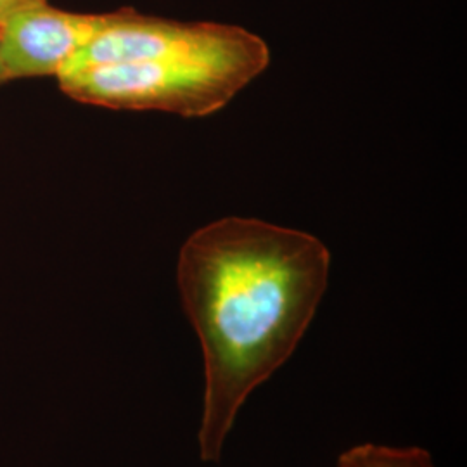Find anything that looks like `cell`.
Instances as JSON below:
<instances>
[{
  "label": "cell",
  "mask_w": 467,
  "mask_h": 467,
  "mask_svg": "<svg viewBox=\"0 0 467 467\" xmlns=\"http://www.w3.org/2000/svg\"><path fill=\"white\" fill-rule=\"evenodd\" d=\"M329 268L331 253L316 235L256 218H222L185 241L177 283L202 351V462L222 459L251 393L298 348Z\"/></svg>",
  "instance_id": "obj_1"
},
{
  "label": "cell",
  "mask_w": 467,
  "mask_h": 467,
  "mask_svg": "<svg viewBox=\"0 0 467 467\" xmlns=\"http://www.w3.org/2000/svg\"><path fill=\"white\" fill-rule=\"evenodd\" d=\"M270 61L267 44L248 34L202 56L80 67L57 77L67 98L111 109L206 117L223 108Z\"/></svg>",
  "instance_id": "obj_2"
},
{
  "label": "cell",
  "mask_w": 467,
  "mask_h": 467,
  "mask_svg": "<svg viewBox=\"0 0 467 467\" xmlns=\"http://www.w3.org/2000/svg\"><path fill=\"white\" fill-rule=\"evenodd\" d=\"M248 34V30L233 25L144 16L132 7H123L113 13L108 26L94 36L63 73L99 65L212 54L233 47Z\"/></svg>",
  "instance_id": "obj_3"
},
{
  "label": "cell",
  "mask_w": 467,
  "mask_h": 467,
  "mask_svg": "<svg viewBox=\"0 0 467 467\" xmlns=\"http://www.w3.org/2000/svg\"><path fill=\"white\" fill-rule=\"evenodd\" d=\"M111 16L63 11L47 2L7 19L0 26V42L9 80L57 78Z\"/></svg>",
  "instance_id": "obj_4"
},
{
  "label": "cell",
  "mask_w": 467,
  "mask_h": 467,
  "mask_svg": "<svg viewBox=\"0 0 467 467\" xmlns=\"http://www.w3.org/2000/svg\"><path fill=\"white\" fill-rule=\"evenodd\" d=\"M337 467H434L430 451L420 447L357 445L337 457Z\"/></svg>",
  "instance_id": "obj_5"
},
{
  "label": "cell",
  "mask_w": 467,
  "mask_h": 467,
  "mask_svg": "<svg viewBox=\"0 0 467 467\" xmlns=\"http://www.w3.org/2000/svg\"><path fill=\"white\" fill-rule=\"evenodd\" d=\"M42 4H47V0H0V26L7 19Z\"/></svg>",
  "instance_id": "obj_6"
},
{
  "label": "cell",
  "mask_w": 467,
  "mask_h": 467,
  "mask_svg": "<svg viewBox=\"0 0 467 467\" xmlns=\"http://www.w3.org/2000/svg\"><path fill=\"white\" fill-rule=\"evenodd\" d=\"M7 82H11V80H9L7 69H5V65H4V57H2V42H0V85L7 84Z\"/></svg>",
  "instance_id": "obj_7"
}]
</instances>
